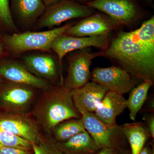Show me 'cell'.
Here are the masks:
<instances>
[{
	"label": "cell",
	"instance_id": "cell-1",
	"mask_svg": "<svg viewBox=\"0 0 154 154\" xmlns=\"http://www.w3.org/2000/svg\"><path fill=\"white\" fill-rule=\"evenodd\" d=\"M102 52L133 78L153 83L154 16L136 30L119 33Z\"/></svg>",
	"mask_w": 154,
	"mask_h": 154
},
{
	"label": "cell",
	"instance_id": "cell-2",
	"mask_svg": "<svg viewBox=\"0 0 154 154\" xmlns=\"http://www.w3.org/2000/svg\"><path fill=\"white\" fill-rule=\"evenodd\" d=\"M72 91L61 86L46 92L38 101L34 114L45 131L52 132L56 125L67 119L82 118L74 104Z\"/></svg>",
	"mask_w": 154,
	"mask_h": 154
},
{
	"label": "cell",
	"instance_id": "cell-3",
	"mask_svg": "<svg viewBox=\"0 0 154 154\" xmlns=\"http://www.w3.org/2000/svg\"><path fill=\"white\" fill-rule=\"evenodd\" d=\"M71 26L66 25L42 32L14 33L6 37V43L11 51L17 53L30 50L46 51L51 49L54 40L58 36L64 34Z\"/></svg>",
	"mask_w": 154,
	"mask_h": 154
},
{
	"label": "cell",
	"instance_id": "cell-4",
	"mask_svg": "<svg viewBox=\"0 0 154 154\" xmlns=\"http://www.w3.org/2000/svg\"><path fill=\"white\" fill-rule=\"evenodd\" d=\"M94 10L86 5L69 0H61L46 7L38 19L36 28H51L70 19L85 18L94 14Z\"/></svg>",
	"mask_w": 154,
	"mask_h": 154
},
{
	"label": "cell",
	"instance_id": "cell-5",
	"mask_svg": "<svg viewBox=\"0 0 154 154\" xmlns=\"http://www.w3.org/2000/svg\"><path fill=\"white\" fill-rule=\"evenodd\" d=\"M82 118L86 130L99 148H120L119 143L125 137L121 126L105 123L93 113H85Z\"/></svg>",
	"mask_w": 154,
	"mask_h": 154
},
{
	"label": "cell",
	"instance_id": "cell-6",
	"mask_svg": "<svg viewBox=\"0 0 154 154\" xmlns=\"http://www.w3.org/2000/svg\"><path fill=\"white\" fill-rule=\"evenodd\" d=\"M90 79L122 96L129 93L137 85L138 80L123 69L115 66L95 68L91 72Z\"/></svg>",
	"mask_w": 154,
	"mask_h": 154
},
{
	"label": "cell",
	"instance_id": "cell-7",
	"mask_svg": "<svg viewBox=\"0 0 154 154\" xmlns=\"http://www.w3.org/2000/svg\"><path fill=\"white\" fill-rule=\"evenodd\" d=\"M85 5L107 14L120 25H129L140 17L138 6L133 0H93Z\"/></svg>",
	"mask_w": 154,
	"mask_h": 154
},
{
	"label": "cell",
	"instance_id": "cell-8",
	"mask_svg": "<svg viewBox=\"0 0 154 154\" xmlns=\"http://www.w3.org/2000/svg\"><path fill=\"white\" fill-rule=\"evenodd\" d=\"M109 41L108 35L77 37L63 34L58 36L53 42L51 49L57 54L61 70V81L63 83L61 71L62 61L67 54L77 50L89 47H94L101 51L107 48Z\"/></svg>",
	"mask_w": 154,
	"mask_h": 154
},
{
	"label": "cell",
	"instance_id": "cell-9",
	"mask_svg": "<svg viewBox=\"0 0 154 154\" xmlns=\"http://www.w3.org/2000/svg\"><path fill=\"white\" fill-rule=\"evenodd\" d=\"M103 56L102 51L91 53L82 50L70 57L68 74L63 85L69 90L79 89L85 85L91 79L90 67L95 58Z\"/></svg>",
	"mask_w": 154,
	"mask_h": 154
},
{
	"label": "cell",
	"instance_id": "cell-10",
	"mask_svg": "<svg viewBox=\"0 0 154 154\" xmlns=\"http://www.w3.org/2000/svg\"><path fill=\"white\" fill-rule=\"evenodd\" d=\"M121 26L117 22L102 14H94L71 26L64 34L77 37L108 35Z\"/></svg>",
	"mask_w": 154,
	"mask_h": 154
},
{
	"label": "cell",
	"instance_id": "cell-11",
	"mask_svg": "<svg viewBox=\"0 0 154 154\" xmlns=\"http://www.w3.org/2000/svg\"><path fill=\"white\" fill-rule=\"evenodd\" d=\"M0 130L18 136L31 143H36L41 135L36 122L19 112L1 116Z\"/></svg>",
	"mask_w": 154,
	"mask_h": 154
},
{
	"label": "cell",
	"instance_id": "cell-12",
	"mask_svg": "<svg viewBox=\"0 0 154 154\" xmlns=\"http://www.w3.org/2000/svg\"><path fill=\"white\" fill-rule=\"evenodd\" d=\"M108 91L106 88L91 81L81 88L72 90V97L75 107L82 116L86 113H94L97 105Z\"/></svg>",
	"mask_w": 154,
	"mask_h": 154
},
{
	"label": "cell",
	"instance_id": "cell-13",
	"mask_svg": "<svg viewBox=\"0 0 154 154\" xmlns=\"http://www.w3.org/2000/svg\"><path fill=\"white\" fill-rule=\"evenodd\" d=\"M127 108L123 96L109 91L96 106L95 115L101 121L111 125L117 124L116 118Z\"/></svg>",
	"mask_w": 154,
	"mask_h": 154
},
{
	"label": "cell",
	"instance_id": "cell-14",
	"mask_svg": "<svg viewBox=\"0 0 154 154\" xmlns=\"http://www.w3.org/2000/svg\"><path fill=\"white\" fill-rule=\"evenodd\" d=\"M0 75L15 84L42 89L47 87V83L44 80L34 75L16 63H8L1 66Z\"/></svg>",
	"mask_w": 154,
	"mask_h": 154
},
{
	"label": "cell",
	"instance_id": "cell-15",
	"mask_svg": "<svg viewBox=\"0 0 154 154\" xmlns=\"http://www.w3.org/2000/svg\"><path fill=\"white\" fill-rule=\"evenodd\" d=\"M33 96V91L27 86L15 84L3 91L1 98L11 111L20 113L28 107Z\"/></svg>",
	"mask_w": 154,
	"mask_h": 154
},
{
	"label": "cell",
	"instance_id": "cell-16",
	"mask_svg": "<svg viewBox=\"0 0 154 154\" xmlns=\"http://www.w3.org/2000/svg\"><path fill=\"white\" fill-rule=\"evenodd\" d=\"M57 143L65 154H96L100 149L86 130Z\"/></svg>",
	"mask_w": 154,
	"mask_h": 154
},
{
	"label": "cell",
	"instance_id": "cell-17",
	"mask_svg": "<svg viewBox=\"0 0 154 154\" xmlns=\"http://www.w3.org/2000/svg\"><path fill=\"white\" fill-rule=\"evenodd\" d=\"M10 2L14 14L25 23L35 22L46 8L42 0H10Z\"/></svg>",
	"mask_w": 154,
	"mask_h": 154
},
{
	"label": "cell",
	"instance_id": "cell-18",
	"mask_svg": "<svg viewBox=\"0 0 154 154\" xmlns=\"http://www.w3.org/2000/svg\"><path fill=\"white\" fill-rule=\"evenodd\" d=\"M131 149V154H138L144 147L149 134L142 122L125 123L120 125Z\"/></svg>",
	"mask_w": 154,
	"mask_h": 154
},
{
	"label": "cell",
	"instance_id": "cell-19",
	"mask_svg": "<svg viewBox=\"0 0 154 154\" xmlns=\"http://www.w3.org/2000/svg\"><path fill=\"white\" fill-rule=\"evenodd\" d=\"M24 61L28 68L38 75L52 79L56 75L55 62L49 56H27L24 58Z\"/></svg>",
	"mask_w": 154,
	"mask_h": 154
},
{
	"label": "cell",
	"instance_id": "cell-20",
	"mask_svg": "<svg viewBox=\"0 0 154 154\" xmlns=\"http://www.w3.org/2000/svg\"><path fill=\"white\" fill-rule=\"evenodd\" d=\"M153 84L150 81H144L129 92V97L126 99L127 108L129 110L130 118L132 121H135L137 113L145 102L149 90Z\"/></svg>",
	"mask_w": 154,
	"mask_h": 154
},
{
	"label": "cell",
	"instance_id": "cell-21",
	"mask_svg": "<svg viewBox=\"0 0 154 154\" xmlns=\"http://www.w3.org/2000/svg\"><path fill=\"white\" fill-rule=\"evenodd\" d=\"M86 130L82 118H72L60 122L53 130L54 138L57 142H63Z\"/></svg>",
	"mask_w": 154,
	"mask_h": 154
},
{
	"label": "cell",
	"instance_id": "cell-22",
	"mask_svg": "<svg viewBox=\"0 0 154 154\" xmlns=\"http://www.w3.org/2000/svg\"><path fill=\"white\" fill-rule=\"evenodd\" d=\"M31 144L34 154H65L51 136H43L41 134L36 143Z\"/></svg>",
	"mask_w": 154,
	"mask_h": 154
},
{
	"label": "cell",
	"instance_id": "cell-23",
	"mask_svg": "<svg viewBox=\"0 0 154 154\" xmlns=\"http://www.w3.org/2000/svg\"><path fill=\"white\" fill-rule=\"evenodd\" d=\"M0 144L5 146L33 150L32 144L22 138L8 131L0 130Z\"/></svg>",
	"mask_w": 154,
	"mask_h": 154
},
{
	"label": "cell",
	"instance_id": "cell-24",
	"mask_svg": "<svg viewBox=\"0 0 154 154\" xmlns=\"http://www.w3.org/2000/svg\"><path fill=\"white\" fill-rule=\"evenodd\" d=\"M0 22L11 30H16L11 13L10 0H0Z\"/></svg>",
	"mask_w": 154,
	"mask_h": 154
},
{
	"label": "cell",
	"instance_id": "cell-25",
	"mask_svg": "<svg viewBox=\"0 0 154 154\" xmlns=\"http://www.w3.org/2000/svg\"><path fill=\"white\" fill-rule=\"evenodd\" d=\"M0 154H34L33 150H26L5 146L0 144Z\"/></svg>",
	"mask_w": 154,
	"mask_h": 154
},
{
	"label": "cell",
	"instance_id": "cell-26",
	"mask_svg": "<svg viewBox=\"0 0 154 154\" xmlns=\"http://www.w3.org/2000/svg\"><path fill=\"white\" fill-rule=\"evenodd\" d=\"M96 154H128L120 148H105L100 149Z\"/></svg>",
	"mask_w": 154,
	"mask_h": 154
},
{
	"label": "cell",
	"instance_id": "cell-27",
	"mask_svg": "<svg viewBox=\"0 0 154 154\" xmlns=\"http://www.w3.org/2000/svg\"><path fill=\"white\" fill-rule=\"evenodd\" d=\"M146 125L149 136L154 138V115L148 117L147 119Z\"/></svg>",
	"mask_w": 154,
	"mask_h": 154
},
{
	"label": "cell",
	"instance_id": "cell-28",
	"mask_svg": "<svg viewBox=\"0 0 154 154\" xmlns=\"http://www.w3.org/2000/svg\"><path fill=\"white\" fill-rule=\"evenodd\" d=\"M42 1L43 2L46 8V7L51 5H53V4H55V3L60 2L61 0H42Z\"/></svg>",
	"mask_w": 154,
	"mask_h": 154
},
{
	"label": "cell",
	"instance_id": "cell-29",
	"mask_svg": "<svg viewBox=\"0 0 154 154\" xmlns=\"http://www.w3.org/2000/svg\"><path fill=\"white\" fill-rule=\"evenodd\" d=\"M152 151L147 147H144L138 154H152Z\"/></svg>",
	"mask_w": 154,
	"mask_h": 154
},
{
	"label": "cell",
	"instance_id": "cell-30",
	"mask_svg": "<svg viewBox=\"0 0 154 154\" xmlns=\"http://www.w3.org/2000/svg\"><path fill=\"white\" fill-rule=\"evenodd\" d=\"M69 1L75 2L80 3H80H84V4H85V3L91 2V1H93V0H69Z\"/></svg>",
	"mask_w": 154,
	"mask_h": 154
},
{
	"label": "cell",
	"instance_id": "cell-31",
	"mask_svg": "<svg viewBox=\"0 0 154 154\" xmlns=\"http://www.w3.org/2000/svg\"><path fill=\"white\" fill-rule=\"evenodd\" d=\"M2 51V47H1V45H0V53L1 52V51Z\"/></svg>",
	"mask_w": 154,
	"mask_h": 154
},
{
	"label": "cell",
	"instance_id": "cell-32",
	"mask_svg": "<svg viewBox=\"0 0 154 154\" xmlns=\"http://www.w3.org/2000/svg\"><path fill=\"white\" fill-rule=\"evenodd\" d=\"M149 1H152V0H149Z\"/></svg>",
	"mask_w": 154,
	"mask_h": 154
}]
</instances>
